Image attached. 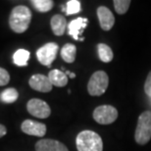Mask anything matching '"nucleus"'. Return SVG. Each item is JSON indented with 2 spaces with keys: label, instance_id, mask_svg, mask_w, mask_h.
<instances>
[{
  "label": "nucleus",
  "instance_id": "obj_1",
  "mask_svg": "<svg viewBox=\"0 0 151 151\" xmlns=\"http://www.w3.org/2000/svg\"><path fill=\"white\" fill-rule=\"evenodd\" d=\"M32 12L25 5H18L12 9L9 17V26L16 34H23L29 29L32 22Z\"/></svg>",
  "mask_w": 151,
  "mask_h": 151
},
{
  "label": "nucleus",
  "instance_id": "obj_2",
  "mask_svg": "<svg viewBox=\"0 0 151 151\" xmlns=\"http://www.w3.org/2000/svg\"><path fill=\"white\" fill-rule=\"evenodd\" d=\"M78 151H103V141L95 132L86 129L81 132L76 138Z\"/></svg>",
  "mask_w": 151,
  "mask_h": 151
},
{
  "label": "nucleus",
  "instance_id": "obj_3",
  "mask_svg": "<svg viewBox=\"0 0 151 151\" xmlns=\"http://www.w3.org/2000/svg\"><path fill=\"white\" fill-rule=\"evenodd\" d=\"M151 139V111H145L138 117L135 128L134 140L139 145H144Z\"/></svg>",
  "mask_w": 151,
  "mask_h": 151
},
{
  "label": "nucleus",
  "instance_id": "obj_4",
  "mask_svg": "<svg viewBox=\"0 0 151 151\" xmlns=\"http://www.w3.org/2000/svg\"><path fill=\"white\" fill-rule=\"evenodd\" d=\"M109 84V77L104 71L93 73L87 83V91L91 96H100L106 91Z\"/></svg>",
  "mask_w": 151,
  "mask_h": 151
},
{
  "label": "nucleus",
  "instance_id": "obj_5",
  "mask_svg": "<svg viewBox=\"0 0 151 151\" xmlns=\"http://www.w3.org/2000/svg\"><path fill=\"white\" fill-rule=\"evenodd\" d=\"M118 118V110L111 105H101L93 111V119L100 125H109Z\"/></svg>",
  "mask_w": 151,
  "mask_h": 151
},
{
  "label": "nucleus",
  "instance_id": "obj_6",
  "mask_svg": "<svg viewBox=\"0 0 151 151\" xmlns=\"http://www.w3.org/2000/svg\"><path fill=\"white\" fill-rule=\"evenodd\" d=\"M59 47L55 42H48L43 46L38 48L37 51V57L38 62L41 65L50 67L54 60L56 59L57 53H58Z\"/></svg>",
  "mask_w": 151,
  "mask_h": 151
},
{
  "label": "nucleus",
  "instance_id": "obj_7",
  "mask_svg": "<svg viewBox=\"0 0 151 151\" xmlns=\"http://www.w3.org/2000/svg\"><path fill=\"white\" fill-rule=\"evenodd\" d=\"M27 110L31 115L39 119H46L51 114L49 105L45 101L38 98L31 99L27 104Z\"/></svg>",
  "mask_w": 151,
  "mask_h": 151
},
{
  "label": "nucleus",
  "instance_id": "obj_8",
  "mask_svg": "<svg viewBox=\"0 0 151 151\" xmlns=\"http://www.w3.org/2000/svg\"><path fill=\"white\" fill-rule=\"evenodd\" d=\"M21 129L23 132L29 134L34 135V137H42L46 134V126L42 123L35 122L32 120H26L22 123Z\"/></svg>",
  "mask_w": 151,
  "mask_h": 151
},
{
  "label": "nucleus",
  "instance_id": "obj_9",
  "mask_svg": "<svg viewBox=\"0 0 151 151\" xmlns=\"http://www.w3.org/2000/svg\"><path fill=\"white\" fill-rule=\"evenodd\" d=\"M29 84L32 89L40 92H50L53 86L48 77L41 74L32 75L29 81Z\"/></svg>",
  "mask_w": 151,
  "mask_h": 151
},
{
  "label": "nucleus",
  "instance_id": "obj_10",
  "mask_svg": "<svg viewBox=\"0 0 151 151\" xmlns=\"http://www.w3.org/2000/svg\"><path fill=\"white\" fill-rule=\"evenodd\" d=\"M97 17L100 24V28L103 31H110L115 24V17L113 13L105 6L97 8Z\"/></svg>",
  "mask_w": 151,
  "mask_h": 151
},
{
  "label": "nucleus",
  "instance_id": "obj_11",
  "mask_svg": "<svg viewBox=\"0 0 151 151\" xmlns=\"http://www.w3.org/2000/svg\"><path fill=\"white\" fill-rule=\"evenodd\" d=\"M37 151H69L64 143L55 139L42 138L35 143Z\"/></svg>",
  "mask_w": 151,
  "mask_h": 151
},
{
  "label": "nucleus",
  "instance_id": "obj_12",
  "mask_svg": "<svg viewBox=\"0 0 151 151\" xmlns=\"http://www.w3.org/2000/svg\"><path fill=\"white\" fill-rule=\"evenodd\" d=\"M88 20L86 18H77L71 21L68 25V32L75 40H80V35L83 34V29L86 28Z\"/></svg>",
  "mask_w": 151,
  "mask_h": 151
},
{
  "label": "nucleus",
  "instance_id": "obj_13",
  "mask_svg": "<svg viewBox=\"0 0 151 151\" xmlns=\"http://www.w3.org/2000/svg\"><path fill=\"white\" fill-rule=\"evenodd\" d=\"M50 26H51V29H52L53 34L57 35V37H60V35H63L66 31V28H67V21H66L65 17L62 16L60 14L54 15V16L51 18L50 20Z\"/></svg>",
  "mask_w": 151,
  "mask_h": 151
},
{
  "label": "nucleus",
  "instance_id": "obj_14",
  "mask_svg": "<svg viewBox=\"0 0 151 151\" xmlns=\"http://www.w3.org/2000/svg\"><path fill=\"white\" fill-rule=\"evenodd\" d=\"M48 78L52 86H55L57 87H63L67 86L68 83V77L66 76L64 72L60 70H52L48 74Z\"/></svg>",
  "mask_w": 151,
  "mask_h": 151
},
{
  "label": "nucleus",
  "instance_id": "obj_15",
  "mask_svg": "<svg viewBox=\"0 0 151 151\" xmlns=\"http://www.w3.org/2000/svg\"><path fill=\"white\" fill-rule=\"evenodd\" d=\"M77 55V47L72 43H66L61 49V57L66 63H74Z\"/></svg>",
  "mask_w": 151,
  "mask_h": 151
},
{
  "label": "nucleus",
  "instance_id": "obj_16",
  "mask_svg": "<svg viewBox=\"0 0 151 151\" xmlns=\"http://www.w3.org/2000/svg\"><path fill=\"white\" fill-rule=\"evenodd\" d=\"M97 52L99 59L104 63H109L113 60L114 54L110 46L105 43H99L97 45Z\"/></svg>",
  "mask_w": 151,
  "mask_h": 151
},
{
  "label": "nucleus",
  "instance_id": "obj_17",
  "mask_svg": "<svg viewBox=\"0 0 151 151\" xmlns=\"http://www.w3.org/2000/svg\"><path fill=\"white\" fill-rule=\"evenodd\" d=\"M29 59V51L26 49L17 50L13 55L14 64L19 66V67H26V66H28Z\"/></svg>",
  "mask_w": 151,
  "mask_h": 151
},
{
  "label": "nucleus",
  "instance_id": "obj_18",
  "mask_svg": "<svg viewBox=\"0 0 151 151\" xmlns=\"http://www.w3.org/2000/svg\"><path fill=\"white\" fill-rule=\"evenodd\" d=\"M32 4L37 11L40 13H46L53 8L54 2L52 0H32Z\"/></svg>",
  "mask_w": 151,
  "mask_h": 151
},
{
  "label": "nucleus",
  "instance_id": "obj_19",
  "mask_svg": "<svg viewBox=\"0 0 151 151\" xmlns=\"http://www.w3.org/2000/svg\"><path fill=\"white\" fill-rule=\"evenodd\" d=\"M18 97H19V93L13 87L4 89L0 94V99L4 103H14L18 99Z\"/></svg>",
  "mask_w": 151,
  "mask_h": 151
},
{
  "label": "nucleus",
  "instance_id": "obj_20",
  "mask_svg": "<svg viewBox=\"0 0 151 151\" xmlns=\"http://www.w3.org/2000/svg\"><path fill=\"white\" fill-rule=\"evenodd\" d=\"M114 8L118 14L123 15L125 14L131 5V1L129 0H114Z\"/></svg>",
  "mask_w": 151,
  "mask_h": 151
},
{
  "label": "nucleus",
  "instance_id": "obj_21",
  "mask_svg": "<svg viewBox=\"0 0 151 151\" xmlns=\"http://www.w3.org/2000/svg\"><path fill=\"white\" fill-rule=\"evenodd\" d=\"M81 2L78 1V0H70V1L67 2V5H66V15L67 16H70V15H74L77 14L81 11Z\"/></svg>",
  "mask_w": 151,
  "mask_h": 151
},
{
  "label": "nucleus",
  "instance_id": "obj_22",
  "mask_svg": "<svg viewBox=\"0 0 151 151\" xmlns=\"http://www.w3.org/2000/svg\"><path fill=\"white\" fill-rule=\"evenodd\" d=\"M10 81V75L4 68L0 67V86H6Z\"/></svg>",
  "mask_w": 151,
  "mask_h": 151
},
{
  "label": "nucleus",
  "instance_id": "obj_23",
  "mask_svg": "<svg viewBox=\"0 0 151 151\" xmlns=\"http://www.w3.org/2000/svg\"><path fill=\"white\" fill-rule=\"evenodd\" d=\"M144 91H145L147 95L151 97V71L149 72L148 76H147L145 83H144Z\"/></svg>",
  "mask_w": 151,
  "mask_h": 151
},
{
  "label": "nucleus",
  "instance_id": "obj_24",
  "mask_svg": "<svg viewBox=\"0 0 151 151\" xmlns=\"http://www.w3.org/2000/svg\"><path fill=\"white\" fill-rule=\"evenodd\" d=\"M6 134H7V129H6L5 126H3L0 124V137H4Z\"/></svg>",
  "mask_w": 151,
  "mask_h": 151
},
{
  "label": "nucleus",
  "instance_id": "obj_25",
  "mask_svg": "<svg viewBox=\"0 0 151 151\" xmlns=\"http://www.w3.org/2000/svg\"><path fill=\"white\" fill-rule=\"evenodd\" d=\"M69 77H70L71 78H76V74H74V73H71L70 75H69Z\"/></svg>",
  "mask_w": 151,
  "mask_h": 151
}]
</instances>
